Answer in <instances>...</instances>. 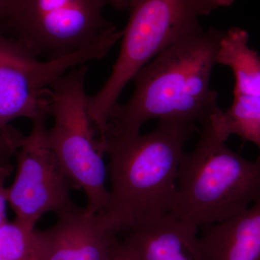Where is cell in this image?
<instances>
[{
  "mask_svg": "<svg viewBox=\"0 0 260 260\" xmlns=\"http://www.w3.org/2000/svg\"><path fill=\"white\" fill-rule=\"evenodd\" d=\"M113 47L110 39H104L74 54L41 61L4 38L0 41V128L18 118L32 120L48 113L46 90L51 84L75 67L106 57Z\"/></svg>",
  "mask_w": 260,
  "mask_h": 260,
  "instance_id": "ba28073f",
  "label": "cell"
},
{
  "mask_svg": "<svg viewBox=\"0 0 260 260\" xmlns=\"http://www.w3.org/2000/svg\"><path fill=\"white\" fill-rule=\"evenodd\" d=\"M260 197V159L248 160L227 146L210 121L185 152L178 172L172 214L200 229L223 221Z\"/></svg>",
  "mask_w": 260,
  "mask_h": 260,
  "instance_id": "3957f363",
  "label": "cell"
},
{
  "mask_svg": "<svg viewBox=\"0 0 260 260\" xmlns=\"http://www.w3.org/2000/svg\"><path fill=\"white\" fill-rule=\"evenodd\" d=\"M196 131L197 126L160 120L146 134L105 132L99 137L108 157L111 188L98 215L109 232L117 235L171 213L179 165Z\"/></svg>",
  "mask_w": 260,
  "mask_h": 260,
  "instance_id": "7a4b0ae2",
  "label": "cell"
},
{
  "mask_svg": "<svg viewBox=\"0 0 260 260\" xmlns=\"http://www.w3.org/2000/svg\"><path fill=\"white\" fill-rule=\"evenodd\" d=\"M34 259H35V258H34ZM0 260H15V259H0Z\"/></svg>",
  "mask_w": 260,
  "mask_h": 260,
  "instance_id": "d6986e66",
  "label": "cell"
},
{
  "mask_svg": "<svg viewBox=\"0 0 260 260\" xmlns=\"http://www.w3.org/2000/svg\"><path fill=\"white\" fill-rule=\"evenodd\" d=\"M249 42L246 37L233 38L220 49L218 63L231 69L235 80L234 100L210 123L215 134L225 141L237 135L255 145L260 159V56Z\"/></svg>",
  "mask_w": 260,
  "mask_h": 260,
  "instance_id": "9c48e42d",
  "label": "cell"
},
{
  "mask_svg": "<svg viewBox=\"0 0 260 260\" xmlns=\"http://www.w3.org/2000/svg\"><path fill=\"white\" fill-rule=\"evenodd\" d=\"M116 235L107 230L98 214L85 209L57 216L52 226L35 229L37 260H109Z\"/></svg>",
  "mask_w": 260,
  "mask_h": 260,
  "instance_id": "30bf717a",
  "label": "cell"
},
{
  "mask_svg": "<svg viewBox=\"0 0 260 260\" xmlns=\"http://www.w3.org/2000/svg\"><path fill=\"white\" fill-rule=\"evenodd\" d=\"M35 229L16 220L0 225V259L34 260Z\"/></svg>",
  "mask_w": 260,
  "mask_h": 260,
  "instance_id": "4fadbf2b",
  "label": "cell"
},
{
  "mask_svg": "<svg viewBox=\"0 0 260 260\" xmlns=\"http://www.w3.org/2000/svg\"><path fill=\"white\" fill-rule=\"evenodd\" d=\"M198 231L193 224L168 214L121 234L140 260H203Z\"/></svg>",
  "mask_w": 260,
  "mask_h": 260,
  "instance_id": "8fae6325",
  "label": "cell"
},
{
  "mask_svg": "<svg viewBox=\"0 0 260 260\" xmlns=\"http://www.w3.org/2000/svg\"><path fill=\"white\" fill-rule=\"evenodd\" d=\"M109 260H140L134 249L116 237L113 243Z\"/></svg>",
  "mask_w": 260,
  "mask_h": 260,
  "instance_id": "9a60e30c",
  "label": "cell"
},
{
  "mask_svg": "<svg viewBox=\"0 0 260 260\" xmlns=\"http://www.w3.org/2000/svg\"><path fill=\"white\" fill-rule=\"evenodd\" d=\"M13 167L0 168V225L8 221L7 219V187L5 181L13 172Z\"/></svg>",
  "mask_w": 260,
  "mask_h": 260,
  "instance_id": "2e32d148",
  "label": "cell"
},
{
  "mask_svg": "<svg viewBox=\"0 0 260 260\" xmlns=\"http://www.w3.org/2000/svg\"><path fill=\"white\" fill-rule=\"evenodd\" d=\"M18 0H0V36L2 35V27L14 8Z\"/></svg>",
  "mask_w": 260,
  "mask_h": 260,
  "instance_id": "e0dca14e",
  "label": "cell"
},
{
  "mask_svg": "<svg viewBox=\"0 0 260 260\" xmlns=\"http://www.w3.org/2000/svg\"><path fill=\"white\" fill-rule=\"evenodd\" d=\"M104 0H18L3 24L32 55L58 59L118 31L104 18Z\"/></svg>",
  "mask_w": 260,
  "mask_h": 260,
  "instance_id": "8992f818",
  "label": "cell"
},
{
  "mask_svg": "<svg viewBox=\"0 0 260 260\" xmlns=\"http://www.w3.org/2000/svg\"><path fill=\"white\" fill-rule=\"evenodd\" d=\"M24 137L13 126L0 128V168L13 167L12 158L15 156Z\"/></svg>",
  "mask_w": 260,
  "mask_h": 260,
  "instance_id": "5bb4252c",
  "label": "cell"
},
{
  "mask_svg": "<svg viewBox=\"0 0 260 260\" xmlns=\"http://www.w3.org/2000/svg\"><path fill=\"white\" fill-rule=\"evenodd\" d=\"M224 32L200 27L153 58L133 78L134 93L114 107L104 133L137 134L155 119L194 126L208 122L222 110L210 79Z\"/></svg>",
  "mask_w": 260,
  "mask_h": 260,
  "instance_id": "6da1fadb",
  "label": "cell"
},
{
  "mask_svg": "<svg viewBox=\"0 0 260 260\" xmlns=\"http://www.w3.org/2000/svg\"><path fill=\"white\" fill-rule=\"evenodd\" d=\"M88 69L86 64L75 67L46 90L48 114L54 119L47 140L74 189L85 193V212L94 215L105 208L109 189L104 145L95 138L88 112Z\"/></svg>",
  "mask_w": 260,
  "mask_h": 260,
  "instance_id": "5b68a950",
  "label": "cell"
},
{
  "mask_svg": "<svg viewBox=\"0 0 260 260\" xmlns=\"http://www.w3.org/2000/svg\"><path fill=\"white\" fill-rule=\"evenodd\" d=\"M34 260H37V258H36V257H35V259H34Z\"/></svg>",
  "mask_w": 260,
  "mask_h": 260,
  "instance_id": "ffe728a7",
  "label": "cell"
},
{
  "mask_svg": "<svg viewBox=\"0 0 260 260\" xmlns=\"http://www.w3.org/2000/svg\"><path fill=\"white\" fill-rule=\"evenodd\" d=\"M106 4L112 5L113 8L118 10H127L128 5H129V0H104Z\"/></svg>",
  "mask_w": 260,
  "mask_h": 260,
  "instance_id": "ac0fdd59",
  "label": "cell"
},
{
  "mask_svg": "<svg viewBox=\"0 0 260 260\" xmlns=\"http://www.w3.org/2000/svg\"><path fill=\"white\" fill-rule=\"evenodd\" d=\"M48 116L43 113L31 120V131L15 154L14 181L7 188L15 220L32 229L48 213L59 216L82 210L72 200L74 186L48 143Z\"/></svg>",
  "mask_w": 260,
  "mask_h": 260,
  "instance_id": "52a82bcc",
  "label": "cell"
},
{
  "mask_svg": "<svg viewBox=\"0 0 260 260\" xmlns=\"http://www.w3.org/2000/svg\"><path fill=\"white\" fill-rule=\"evenodd\" d=\"M236 0H129V20L112 73L97 93L88 96V112L99 134L137 73L166 48L200 28V18Z\"/></svg>",
  "mask_w": 260,
  "mask_h": 260,
  "instance_id": "277c9868",
  "label": "cell"
},
{
  "mask_svg": "<svg viewBox=\"0 0 260 260\" xmlns=\"http://www.w3.org/2000/svg\"><path fill=\"white\" fill-rule=\"evenodd\" d=\"M203 260H260V197L234 216L201 228Z\"/></svg>",
  "mask_w": 260,
  "mask_h": 260,
  "instance_id": "7c38bea8",
  "label": "cell"
}]
</instances>
